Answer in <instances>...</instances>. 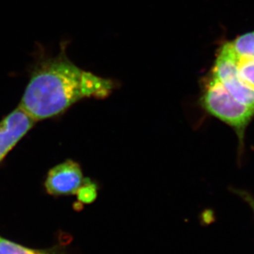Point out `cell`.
<instances>
[{
    "instance_id": "cell-8",
    "label": "cell",
    "mask_w": 254,
    "mask_h": 254,
    "mask_svg": "<svg viewBox=\"0 0 254 254\" xmlns=\"http://www.w3.org/2000/svg\"><path fill=\"white\" fill-rule=\"evenodd\" d=\"M237 68L240 77L254 88V60L238 57Z\"/></svg>"
},
{
    "instance_id": "cell-2",
    "label": "cell",
    "mask_w": 254,
    "mask_h": 254,
    "mask_svg": "<svg viewBox=\"0 0 254 254\" xmlns=\"http://www.w3.org/2000/svg\"><path fill=\"white\" fill-rule=\"evenodd\" d=\"M199 106L206 113L233 128L242 147L245 131L254 119V108L233 97L211 72L202 78Z\"/></svg>"
},
{
    "instance_id": "cell-10",
    "label": "cell",
    "mask_w": 254,
    "mask_h": 254,
    "mask_svg": "<svg viewBox=\"0 0 254 254\" xmlns=\"http://www.w3.org/2000/svg\"><path fill=\"white\" fill-rule=\"evenodd\" d=\"M235 192L250 205L254 214V197H253L252 195L249 193V192H245V191H241V190H240H240H239V191L237 190V191H235Z\"/></svg>"
},
{
    "instance_id": "cell-3",
    "label": "cell",
    "mask_w": 254,
    "mask_h": 254,
    "mask_svg": "<svg viewBox=\"0 0 254 254\" xmlns=\"http://www.w3.org/2000/svg\"><path fill=\"white\" fill-rule=\"evenodd\" d=\"M237 59L230 41H226L217 51L210 72L222 83L233 97L254 108V88L240 77Z\"/></svg>"
},
{
    "instance_id": "cell-5",
    "label": "cell",
    "mask_w": 254,
    "mask_h": 254,
    "mask_svg": "<svg viewBox=\"0 0 254 254\" xmlns=\"http://www.w3.org/2000/svg\"><path fill=\"white\" fill-rule=\"evenodd\" d=\"M36 121L19 106L0 122V161L18 142Z\"/></svg>"
},
{
    "instance_id": "cell-1",
    "label": "cell",
    "mask_w": 254,
    "mask_h": 254,
    "mask_svg": "<svg viewBox=\"0 0 254 254\" xmlns=\"http://www.w3.org/2000/svg\"><path fill=\"white\" fill-rule=\"evenodd\" d=\"M115 80L82 69L68 59L65 46L56 56H42L31 68L19 107L35 121L56 117L86 98L105 99Z\"/></svg>"
},
{
    "instance_id": "cell-6",
    "label": "cell",
    "mask_w": 254,
    "mask_h": 254,
    "mask_svg": "<svg viewBox=\"0 0 254 254\" xmlns=\"http://www.w3.org/2000/svg\"><path fill=\"white\" fill-rule=\"evenodd\" d=\"M0 254H66L63 248L55 247L48 250H32L17 245L0 236Z\"/></svg>"
},
{
    "instance_id": "cell-7",
    "label": "cell",
    "mask_w": 254,
    "mask_h": 254,
    "mask_svg": "<svg viewBox=\"0 0 254 254\" xmlns=\"http://www.w3.org/2000/svg\"><path fill=\"white\" fill-rule=\"evenodd\" d=\"M230 43L238 57L254 60V31L237 36Z\"/></svg>"
},
{
    "instance_id": "cell-4",
    "label": "cell",
    "mask_w": 254,
    "mask_h": 254,
    "mask_svg": "<svg viewBox=\"0 0 254 254\" xmlns=\"http://www.w3.org/2000/svg\"><path fill=\"white\" fill-rule=\"evenodd\" d=\"M84 185L79 165L67 161L51 169L46 180V189L51 195L74 194Z\"/></svg>"
},
{
    "instance_id": "cell-9",
    "label": "cell",
    "mask_w": 254,
    "mask_h": 254,
    "mask_svg": "<svg viewBox=\"0 0 254 254\" xmlns=\"http://www.w3.org/2000/svg\"><path fill=\"white\" fill-rule=\"evenodd\" d=\"M77 193H78L80 200L90 202L96 197V188L92 187L91 185L85 186V187L82 186Z\"/></svg>"
}]
</instances>
